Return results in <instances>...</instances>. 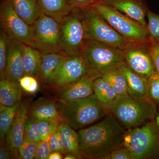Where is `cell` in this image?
<instances>
[{
	"label": "cell",
	"instance_id": "6da1fadb",
	"mask_svg": "<svg viewBox=\"0 0 159 159\" xmlns=\"http://www.w3.org/2000/svg\"><path fill=\"white\" fill-rule=\"evenodd\" d=\"M125 129L111 114L78 132L83 158L99 159L123 144Z\"/></svg>",
	"mask_w": 159,
	"mask_h": 159
},
{
	"label": "cell",
	"instance_id": "7a4b0ae2",
	"mask_svg": "<svg viewBox=\"0 0 159 159\" xmlns=\"http://www.w3.org/2000/svg\"><path fill=\"white\" fill-rule=\"evenodd\" d=\"M158 106L147 96H118L110 113L125 129L136 128L156 119Z\"/></svg>",
	"mask_w": 159,
	"mask_h": 159
},
{
	"label": "cell",
	"instance_id": "3957f363",
	"mask_svg": "<svg viewBox=\"0 0 159 159\" xmlns=\"http://www.w3.org/2000/svg\"><path fill=\"white\" fill-rule=\"evenodd\" d=\"M58 104L61 121L75 130L85 128L110 113L94 94L86 98L60 102Z\"/></svg>",
	"mask_w": 159,
	"mask_h": 159
},
{
	"label": "cell",
	"instance_id": "277c9868",
	"mask_svg": "<svg viewBox=\"0 0 159 159\" xmlns=\"http://www.w3.org/2000/svg\"><path fill=\"white\" fill-rule=\"evenodd\" d=\"M123 145L133 159H159V123L156 119L139 127L126 129Z\"/></svg>",
	"mask_w": 159,
	"mask_h": 159
},
{
	"label": "cell",
	"instance_id": "5b68a950",
	"mask_svg": "<svg viewBox=\"0 0 159 159\" xmlns=\"http://www.w3.org/2000/svg\"><path fill=\"white\" fill-rule=\"evenodd\" d=\"M81 53L88 68L89 76L94 80L125 64L122 50L94 40L87 39Z\"/></svg>",
	"mask_w": 159,
	"mask_h": 159
},
{
	"label": "cell",
	"instance_id": "8992f818",
	"mask_svg": "<svg viewBox=\"0 0 159 159\" xmlns=\"http://www.w3.org/2000/svg\"><path fill=\"white\" fill-rule=\"evenodd\" d=\"M119 34L131 42L137 44L148 45L150 38L148 30L126 15L101 2L91 6Z\"/></svg>",
	"mask_w": 159,
	"mask_h": 159
},
{
	"label": "cell",
	"instance_id": "52a82bcc",
	"mask_svg": "<svg viewBox=\"0 0 159 159\" xmlns=\"http://www.w3.org/2000/svg\"><path fill=\"white\" fill-rule=\"evenodd\" d=\"M82 9L87 39L98 41L121 50L135 44L117 32L91 6Z\"/></svg>",
	"mask_w": 159,
	"mask_h": 159
},
{
	"label": "cell",
	"instance_id": "ba28073f",
	"mask_svg": "<svg viewBox=\"0 0 159 159\" xmlns=\"http://www.w3.org/2000/svg\"><path fill=\"white\" fill-rule=\"evenodd\" d=\"M61 54L70 57L80 54L87 40L82 9L74 8L60 23Z\"/></svg>",
	"mask_w": 159,
	"mask_h": 159
},
{
	"label": "cell",
	"instance_id": "9c48e42d",
	"mask_svg": "<svg viewBox=\"0 0 159 159\" xmlns=\"http://www.w3.org/2000/svg\"><path fill=\"white\" fill-rule=\"evenodd\" d=\"M34 48L42 54L61 53L60 23L43 13L32 25Z\"/></svg>",
	"mask_w": 159,
	"mask_h": 159
},
{
	"label": "cell",
	"instance_id": "30bf717a",
	"mask_svg": "<svg viewBox=\"0 0 159 159\" xmlns=\"http://www.w3.org/2000/svg\"><path fill=\"white\" fill-rule=\"evenodd\" d=\"M1 29L8 37L34 48V34L32 25L20 17L8 0H3L0 7Z\"/></svg>",
	"mask_w": 159,
	"mask_h": 159
},
{
	"label": "cell",
	"instance_id": "8fae6325",
	"mask_svg": "<svg viewBox=\"0 0 159 159\" xmlns=\"http://www.w3.org/2000/svg\"><path fill=\"white\" fill-rule=\"evenodd\" d=\"M88 68L82 53L66 57L50 85L55 90L61 89L89 76Z\"/></svg>",
	"mask_w": 159,
	"mask_h": 159
},
{
	"label": "cell",
	"instance_id": "7c38bea8",
	"mask_svg": "<svg viewBox=\"0 0 159 159\" xmlns=\"http://www.w3.org/2000/svg\"><path fill=\"white\" fill-rule=\"evenodd\" d=\"M148 45L134 44L122 50L125 64L147 79L156 72L153 60L148 51Z\"/></svg>",
	"mask_w": 159,
	"mask_h": 159
},
{
	"label": "cell",
	"instance_id": "4fadbf2b",
	"mask_svg": "<svg viewBox=\"0 0 159 159\" xmlns=\"http://www.w3.org/2000/svg\"><path fill=\"white\" fill-rule=\"evenodd\" d=\"M29 109L28 102H21L16 116L6 137V145L11 151L12 156L20 157L18 149L24 140L26 117Z\"/></svg>",
	"mask_w": 159,
	"mask_h": 159
},
{
	"label": "cell",
	"instance_id": "5bb4252c",
	"mask_svg": "<svg viewBox=\"0 0 159 159\" xmlns=\"http://www.w3.org/2000/svg\"><path fill=\"white\" fill-rule=\"evenodd\" d=\"M24 44L14 39H10L5 77L6 79L19 83L24 76L23 53Z\"/></svg>",
	"mask_w": 159,
	"mask_h": 159
},
{
	"label": "cell",
	"instance_id": "9a60e30c",
	"mask_svg": "<svg viewBox=\"0 0 159 159\" xmlns=\"http://www.w3.org/2000/svg\"><path fill=\"white\" fill-rule=\"evenodd\" d=\"M100 2L126 15L148 30L145 17L148 9L144 0H105Z\"/></svg>",
	"mask_w": 159,
	"mask_h": 159
},
{
	"label": "cell",
	"instance_id": "2e32d148",
	"mask_svg": "<svg viewBox=\"0 0 159 159\" xmlns=\"http://www.w3.org/2000/svg\"><path fill=\"white\" fill-rule=\"evenodd\" d=\"M94 79L87 76L58 91L60 102H66L89 97L94 94Z\"/></svg>",
	"mask_w": 159,
	"mask_h": 159
},
{
	"label": "cell",
	"instance_id": "e0dca14e",
	"mask_svg": "<svg viewBox=\"0 0 159 159\" xmlns=\"http://www.w3.org/2000/svg\"><path fill=\"white\" fill-rule=\"evenodd\" d=\"M66 56L61 53L43 54L39 77L43 82L50 85L57 75Z\"/></svg>",
	"mask_w": 159,
	"mask_h": 159
},
{
	"label": "cell",
	"instance_id": "ac0fdd59",
	"mask_svg": "<svg viewBox=\"0 0 159 159\" xmlns=\"http://www.w3.org/2000/svg\"><path fill=\"white\" fill-rule=\"evenodd\" d=\"M18 15L32 25L43 14L37 0H8Z\"/></svg>",
	"mask_w": 159,
	"mask_h": 159
},
{
	"label": "cell",
	"instance_id": "d6986e66",
	"mask_svg": "<svg viewBox=\"0 0 159 159\" xmlns=\"http://www.w3.org/2000/svg\"><path fill=\"white\" fill-rule=\"evenodd\" d=\"M118 68L124 74L126 79L128 95L134 97L146 96L147 78L137 74L126 64H123Z\"/></svg>",
	"mask_w": 159,
	"mask_h": 159
},
{
	"label": "cell",
	"instance_id": "ffe728a7",
	"mask_svg": "<svg viewBox=\"0 0 159 159\" xmlns=\"http://www.w3.org/2000/svg\"><path fill=\"white\" fill-rule=\"evenodd\" d=\"M44 14L58 22L70 12L73 8L68 0H37Z\"/></svg>",
	"mask_w": 159,
	"mask_h": 159
},
{
	"label": "cell",
	"instance_id": "44dd1931",
	"mask_svg": "<svg viewBox=\"0 0 159 159\" xmlns=\"http://www.w3.org/2000/svg\"><path fill=\"white\" fill-rule=\"evenodd\" d=\"M43 54L37 49L24 45L23 53L24 75L37 77L39 74Z\"/></svg>",
	"mask_w": 159,
	"mask_h": 159
},
{
	"label": "cell",
	"instance_id": "7402d4cb",
	"mask_svg": "<svg viewBox=\"0 0 159 159\" xmlns=\"http://www.w3.org/2000/svg\"><path fill=\"white\" fill-rule=\"evenodd\" d=\"M93 93L98 101L110 112V109L118 95L110 84L102 77L94 80Z\"/></svg>",
	"mask_w": 159,
	"mask_h": 159
},
{
	"label": "cell",
	"instance_id": "603a6c76",
	"mask_svg": "<svg viewBox=\"0 0 159 159\" xmlns=\"http://www.w3.org/2000/svg\"><path fill=\"white\" fill-rule=\"evenodd\" d=\"M29 114L36 120L58 119L61 121L57 105L54 101L40 100L29 107Z\"/></svg>",
	"mask_w": 159,
	"mask_h": 159
},
{
	"label": "cell",
	"instance_id": "cb8c5ba5",
	"mask_svg": "<svg viewBox=\"0 0 159 159\" xmlns=\"http://www.w3.org/2000/svg\"><path fill=\"white\" fill-rule=\"evenodd\" d=\"M21 88L19 83L7 79L0 81V103L1 105L11 106L20 101Z\"/></svg>",
	"mask_w": 159,
	"mask_h": 159
},
{
	"label": "cell",
	"instance_id": "d4e9b609",
	"mask_svg": "<svg viewBox=\"0 0 159 159\" xmlns=\"http://www.w3.org/2000/svg\"><path fill=\"white\" fill-rule=\"evenodd\" d=\"M59 126L61 135L67 153L73 154L78 159H82L80 148L78 133L64 121H61Z\"/></svg>",
	"mask_w": 159,
	"mask_h": 159
},
{
	"label": "cell",
	"instance_id": "484cf974",
	"mask_svg": "<svg viewBox=\"0 0 159 159\" xmlns=\"http://www.w3.org/2000/svg\"><path fill=\"white\" fill-rule=\"evenodd\" d=\"M20 104V101H19L11 106L0 105V137L2 142H6V137L12 126Z\"/></svg>",
	"mask_w": 159,
	"mask_h": 159
},
{
	"label": "cell",
	"instance_id": "4316f807",
	"mask_svg": "<svg viewBox=\"0 0 159 159\" xmlns=\"http://www.w3.org/2000/svg\"><path fill=\"white\" fill-rule=\"evenodd\" d=\"M102 77L110 84L118 96L128 95L127 81L119 68L106 72Z\"/></svg>",
	"mask_w": 159,
	"mask_h": 159
},
{
	"label": "cell",
	"instance_id": "83f0119b",
	"mask_svg": "<svg viewBox=\"0 0 159 159\" xmlns=\"http://www.w3.org/2000/svg\"><path fill=\"white\" fill-rule=\"evenodd\" d=\"M24 139L39 144L41 142L36 119L28 113L26 117Z\"/></svg>",
	"mask_w": 159,
	"mask_h": 159
},
{
	"label": "cell",
	"instance_id": "f1b7e54d",
	"mask_svg": "<svg viewBox=\"0 0 159 159\" xmlns=\"http://www.w3.org/2000/svg\"><path fill=\"white\" fill-rule=\"evenodd\" d=\"M10 39L1 29L0 33V78L1 80L6 79L5 74L8 49Z\"/></svg>",
	"mask_w": 159,
	"mask_h": 159
},
{
	"label": "cell",
	"instance_id": "f546056e",
	"mask_svg": "<svg viewBox=\"0 0 159 159\" xmlns=\"http://www.w3.org/2000/svg\"><path fill=\"white\" fill-rule=\"evenodd\" d=\"M36 121L41 141L51 136L57 130L61 121L55 119H41Z\"/></svg>",
	"mask_w": 159,
	"mask_h": 159
},
{
	"label": "cell",
	"instance_id": "4dcf8cb0",
	"mask_svg": "<svg viewBox=\"0 0 159 159\" xmlns=\"http://www.w3.org/2000/svg\"><path fill=\"white\" fill-rule=\"evenodd\" d=\"M146 96L154 102L159 104V74L156 71L147 78Z\"/></svg>",
	"mask_w": 159,
	"mask_h": 159
},
{
	"label": "cell",
	"instance_id": "1f68e13d",
	"mask_svg": "<svg viewBox=\"0 0 159 159\" xmlns=\"http://www.w3.org/2000/svg\"><path fill=\"white\" fill-rule=\"evenodd\" d=\"M147 29L149 38L159 43V15L150 10L147 12Z\"/></svg>",
	"mask_w": 159,
	"mask_h": 159
},
{
	"label": "cell",
	"instance_id": "d6a6232c",
	"mask_svg": "<svg viewBox=\"0 0 159 159\" xmlns=\"http://www.w3.org/2000/svg\"><path fill=\"white\" fill-rule=\"evenodd\" d=\"M39 144L24 139L18 149L20 157L24 159H34L35 153Z\"/></svg>",
	"mask_w": 159,
	"mask_h": 159
},
{
	"label": "cell",
	"instance_id": "836d02e7",
	"mask_svg": "<svg viewBox=\"0 0 159 159\" xmlns=\"http://www.w3.org/2000/svg\"><path fill=\"white\" fill-rule=\"evenodd\" d=\"M22 89L30 94L35 93L38 90L39 85L36 77L29 75H24L19 80Z\"/></svg>",
	"mask_w": 159,
	"mask_h": 159
},
{
	"label": "cell",
	"instance_id": "e575fe53",
	"mask_svg": "<svg viewBox=\"0 0 159 159\" xmlns=\"http://www.w3.org/2000/svg\"><path fill=\"white\" fill-rule=\"evenodd\" d=\"M50 146L52 152H57L61 154L67 153L61 135L59 126L51 135Z\"/></svg>",
	"mask_w": 159,
	"mask_h": 159
},
{
	"label": "cell",
	"instance_id": "d590c367",
	"mask_svg": "<svg viewBox=\"0 0 159 159\" xmlns=\"http://www.w3.org/2000/svg\"><path fill=\"white\" fill-rule=\"evenodd\" d=\"M102 159H133V157L129 151L122 144L103 157Z\"/></svg>",
	"mask_w": 159,
	"mask_h": 159
},
{
	"label": "cell",
	"instance_id": "8d00e7d4",
	"mask_svg": "<svg viewBox=\"0 0 159 159\" xmlns=\"http://www.w3.org/2000/svg\"><path fill=\"white\" fill-rule=\"evenodd\" d=\"M50 138L51 136L41 141L36 151L34 159H48L49 156L52 153L50 146Z\"/></svg>",
	"mask_w": 159,
	"mask_h": 159
},
{
	"label": "cell",
	"instance_id": "74e56055",
	"mask_svg": "<svg viewBox=\"0 0 159 159\" xmlns=\"http://www.w3.org/2000/svg\"><path fill=\"white\" fill-rule=\"evenodd\" d=\"M150 39L148 51L153 60L156 71L159 74V44L153 39Z\"/></svg>",
	"mask_w": 159,
	"mask_h": 159
},
{
	"label": "cell",
	"instance_id": "f35d334b",
	"mask_svg": "<svg viewBox=\"0 0 159 159\" xmlns=\"http://www.w3.org/2000/svg\"><path fill=\"white\" fill-rule=\"evenodd\" d=\"M73 8H82L90 6L95 3L93 0H68Z\"/></svg>",
	"mask_w": 159,
	"mask_h": 159
},
{
	"label": "cell",
	"instance_id": "ab89813d",
	"mask_svg": "<svg viewBox=\"0 0 159 159\" xmlns=\"http://www.w3.org/2000/svg\"><path fill=\"white\" fill-rule=\"evenodd\" d=\"M12 157L11 151L6 146V144L4 145L3 142L1 143L0 148V159H9Z\"/></svg>",
	"mask_w": 159,
	"mask_h": 159
},
{
	"label": "cell",
	"instance_id": "60d3db41",
	"mask_svg": "<svg viewBox=\"0 0 159 159\" xmlns=\"http://www.w3.org/2000/svg\"><path fill=\"white\" fill-rule=\"evenodd\" d=\"M61 153L59 152H52L49 156L48 159H62L63 158Z\"/></svg>",
	"mask_w": 159,
	"mask_h": 159
},
{
	"label": "cell",
	"instance_id": "b9f144b4",
	"mask_svg": "<svg viewBox=\"0 0 159 159\" xmlns=\"http://www.w3.org/2000/svg\"><path fill=\"white\" fill-rule=\"evenodd\" d=\"M68 154L66 155V156L64 157V159H78L77 157L73 154L68 153Z\"/></svg>",
	"mask_w": 159,
	"mask_h": 159
},
{
	"label": "cell",
	"instance_id": "7bdbcfd3",
	"mask_svg": "<svg viewBox=\"0 0 159 159\" xmlns=\"http://www.w3.org/2000/svg\"><path fill=\"white\" fill-rule=\"evenodd\" d=\"M156 119L157 121H158V122H159V104L158 105V111H157V114Z\"/></svg>",
	"mask_w": 159,
	"mask_h": 159
},
{
	"label": "cell",
	"instance_id": "ee69618b",
	"mask_svg": "<svg viewBox=\"0 0 159 159\" xmlns=\"http://www.w3.org/2000/svg\"><path fill=\"white\" fill-rule=\"evenodd\" d=\"M104 1H105V0H93L95 2H102Z\"/></svg>",
	"mask_w": 159,
	"mask_h": 159
},
{
	"label": "cell",
	"instance_id": "f6af8a7d",
	"mask_svg": "<svg viewBox=\"0 0 159 159\" xmlns=\"http://www.w3.org/2000/svg\"><path fill=\"white\" fill-rule=\"evenodd\" d=\"M158 44H159V43H158Z\"/></svg>",
	"mask_w": 159,
	"mask_h": 159
}]
</instances>
